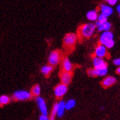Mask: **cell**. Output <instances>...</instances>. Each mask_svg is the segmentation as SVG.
Masks as SVG:
<instances>
[{"label":"cell","instance_id":"obj_1","mask_svg":"<svg viewBox=\"0 0 120 120\" xmlns=\"http://www.w3.org/2000/svg\"><path fill=\"white\" fill-rule=\"evenodd\" d=\"M97 27L94 23H88L81 25L79 28V35L83 38H89L94 34Z\"/></svg>","mask_w":120,"mask_h":120},{"label":"cell","instance_id":"obj_2","mask_svg":"<svg viewBox=\"0 0 120 120\" xmlns=\"http://www.w3.org/2000/svg\"><path fill=\"white\" fill-rule=\"evenodd\" d=\"M78 36L74 33H70L66 34L64 38V45L66 48H73L77 43Z\"/></svg>","mask_w":120,"mask_h":120},{"label":"cell","instance_id":"obj_3","mask_svg":"<svg viewBox=\"0 0 120 120\" xmlns=\"http://www.w3.org/2000/svg\"><path fill=\"white\" fill-rule=\"evenodd\" d=\"M32 94L30 91L25 90H19L16 91L13 93V97L15 100L16 101H25L30 100L32 98Z\"/></svg>","mask_w":120,"mask_h":120},{"label":"cell","instance_id":"obj_4","mask_svg":"<svg viewBox=\"0 0 120 120\" xmlns=\"http://www.w3.org/2000/svg\"><path fill=\"white\" fill-rule=\"evenodd\" d=\"M60 59H61L60 52L58 50H54L50 52L49 58H48V61H49V65L54 66L59 64Z\"/></svg>","mask_w":120,"mask_h":120},{"label":"cell","instance_id":"obj_5","mask_svg":"<svg viewBox=\"0 0 120 120\" xmlns=\"http://www.w3.org/2000/svg\"><path fill=\"white\" fill-rule=\"evenodd\" d=\"M67 91H68L67 86L63 84V83H60V84L56 86L55 88H54L55 96L57 98H62L66 94Z\"/></svg>","mask_w":120,"mask_h":120},{"label":"cell","instance_id":"obj_6","mask_svg":"<svg viewBox=\"0 0 120 120\" xmlns=\"http://www.w3.org/2000/svg\"><path fill=\"white\" fill-rule=\"evenodd\" d=\"M94 55L95 57H97V58H105L108 55V49L104 45L100 44L95 48Z\"/></svg>","mask_w":120,"mask_h":120},{"label":"cell","instance_id":"obj_7","mask_svg":"<svg viewBox=\"0 0 120 120\" xmlns=\"http://www.w3.org/2000/svg\"><path fill=\"white\" fill-rule=\"evenodd\" d=\"M36 102L38 104V106L39 110L42 115H47L48 114V110L47 107L46 105V102L42 97H36Z\"/></svg>","mask_w":120,"mask_h":120},{"label":"cell","instance_id":"obj_8","mask_svg":"<svg viewBox=\"0 0 120 120\" xmlns=\"http://www.w3.org/2000/svg\"><path fill=\"white\" fill-rule=\"evenodd\" d=\"M100 13L102 14L103 15H105L106 17H109L113 14V9L111 6L108 4H101L100 5Z\"/></svg>","mask_w":120,"mask_h":120},{"label":"cell","instance_id":"obj_9","mask_svg":"<svg viewBox=\"0 0 120 120\" xmlns=\"http://www.w3.org/2000/svg\"><path fill=\"white\" fill-rule=\"evenodd\" d=\"M114 38V35H113V33L111 32V30L109 31H105V32H102L100 37V44H104L106 41H109V40H111V39H113Z\"/></svg>","mask_w":120,"mask_h":120},{"label":"cell","instance_id":"obj_10","mask_svg":"<svg viewBox=\"0 0 120 120\" xmlns=\"http://www.w3.org/2000/svg\"><path fill=\"white\" fill-rule=\"evenodd\" d=\"M93 65L94 69H100L103 67H107L108 64L104 58H97V57H94L93 58Z\"/></svg>","mask_w":120,"mask_h":120},{"label":"cell","instance_id":"obj_11","mask_svg":"<svg viewBox=\"0 0 120 120\" xmlns=\"http://www.w3.org/2000/svg\"><path fill=\"white\" fill-rule=\"evenodd\" d=\"M72 79V74L71 72H68V71H63L60 74V80L61 83L64 84L66 86H68L70 84V82Z\"/></svg>","mask_w":120,"mask_h":120},{"label":"cell","instance_id":"obj_12","mask_svg":"<svg viewBox=\"0 0 120 120\" xmlns=\"http://www.w3.org/2000/svg\"><path fill=\"white\" fill-rule=\"evenodd\" d=\"M95 26L97 29L98 30V31H100V32H105V31H109L111 30V27L112 25L109 22H105V23H102V24H100L97 22H95Z\"/></svg>","mask_w":120,"mask_h":120},{"label":"cell","instance_id":"obj_13","mask_svg":"<svg viewBox=\"0 0 120 120\" xmlns=\"http://www.w3.org/2000/svg\"><path fill=\"white\" fill-rule=\"evenodd\" d=\"M116 79L113 76H108L105 78H104L102 81V86L104 88H108L112 86L114 83L116 82Z\"/></svg>","mask_w":120,"mask_h":120},{"label":"cell","instance_id":"obj_14","mask_svg":"<svg viewBox=\"0 0 120 120\" xmlns=\"http://www.w3.org/2000/svg\"><path fill=\"white\" fill-rule=\"evenodd\" d=\"M62 67H63V70L64 71L71 72L73 69V64H71V62L69 58H65L62 61Z\"/></svg>","mask_w":120,"mask_h":120},{"label":"cell","instance_id":"obj_15","mask_svg":"<svg viewBox=\"0 0 120 120\" xmlns=\"http://www.w3.org/2000/svg\"><path fill=\"white\" fill-rule=\"evenodd\" d=\"M65 102L64 101H60L59 102L57 103V116L62 117L64 115L65 111Z\"/></svg>","mask_w":120,"mask_h":120},{"label":"cell","instance_id":"obj_16","mask_svg":"<svg viewBox=\"0 0 120 120\" xmlns=\"http://www.w3.org/2000/svg\"><path fill=\"white\" fill-rule=\"evenodd\" d=\"M98 12L97 10H91L86 13V18L90 22H96L98 17Z\"/></svg>","mask_w":120,"mask_h":120},{"label":"cell","instance_id":"obj_17","mask_svg":"<svg viewBox=\"0 0 120 120\" xmlns=\"http://www.w3.org/2000/svg\"><path fill=\"white\" fill-rule=\"evenodd\" d=\"M53 70V66H51V65H45L44 66L41 67V73L46 77H47L50 75V73Z\"/></svg>","mask_w":120,"mask_h":120},{"label":"cell","instance_id":"obj_18","mask_svg":"<svg viewBox=\"0 0 120 120\" xmlns=\"http://www.w3.org/2000/svg\"><path fill=\"white\" fill-rule=\"evenodd\" d=\"M97 72V77H104L108 74V66L100 68V69H95Z\"/></svg>","mask_w":120,"mask_h":120},{"label":"cell","instance_id":"obj_19","mask_svg":"<svg viewBox=\"0 0 120 120\" xmlns=\"http://www.w3.org/2000/svg\"><path fill=\"white\" fill-rule=\"evenodd\" d=\"M30 93H31V94H32V96H34L35 97H39L41 94V87L39 86V85H35L32 88V90H31Z\"/></svg>","mask_w":120,"mask_h":120},{"label":"cell","instance_id":"obj_20","mask_svg":"<svg viewBox=\"0 0 120 120\" xmlns=\"http://www.w3.org/2000/svg\"><path fill=\"white\" fill-rule=\"evenodd\" d=\"M10 102V97L8 95H2L0 96V107L4 105H7Z\"/></svg>","mask_w":120,"mask_h":120},{"label":"cell","instance_id":"obj_21","mask_svg":"<svg viewBox=\"0 0 120 120\" xmlns=\"http://www.w3.org/2000/svg\"><path fill=\"white\" fill-rule=\"evenodd\" d=\"M76 105V102L75 100H69L67 102H65V108L66 110H71L73 108H74Z\"/></svg>","mask_w":120,"mask_h":120},{"label":"cell","instance_id":"obj_22","mask_svg":"<svg viewBox=\"0 0 120 120\" xmlns=\"http://www.w3.org/2000/svg\"><path fill=\"white\" fill-rule=\"evenodd\" d=\"M56 116H57V103L55 104L53 108H52V112H51V114L49 117V120H55Z\"/></svg>","mask_w":120,"mask_h":120},{"label":"cell","instance_id":"obj_23","mask_svg":"<svg viewBox=\"0 0 120 120\" xmlns=\"http://www.w3.org/2000/svg\"><path fill=\"white\" fill-rule=\"evenodd\" d=\"M96 22L100 23V24H102V23H105V22H108V17L105 16V15H103L102 14H99L98 15V17H97V20Z\"/></svg>","mask_w":120,"mask_h":120},{"label":"cell","instance_id":"obj_24","mask_svg":"<svg viewBox=\"0 0 120 120\" xmlns=\"http://www.w3.org/2000/svg\"><path fill=\"white\" fill-rule=\"evenodd\" d=\"M114 44H115V41H114L113 39H111V40H109V41H106L103 45L105 46L107 49H111L113 47Z\"/></svg>","mask_w":120,"mask_h":120},{"label":"cell","instance_id":"obj_25","mask_svg":"<svg viewBox=\"0 0 120 120\" xmlns=\"http://www.w3.org/2000/svg\"><path fill=\"white\" fill-rule=\"evenodd\" d=\"M88 75H89L91 77H97V72H96V69L94 68V69H90L88 70Z\"/></svg>","mask_w":120,"mask_h":120},{"label":"cell","instance_id":"obj_26","mask_svg":"<svg viewBox=\"0 0 120 120\" xmlns=\"http://www.w3.org/2000/svg\"><path fill=\"white\" fill-rule=\"evenodd\" d=\"M118 1L119 0H108L107 2L110 6H114V5H116L118 3Z\"/></svg>","mask_w":120,"mask_h":120},{"label":"cell","instance_id":"obj_27","mask_svg":"<svg viewBox=\"0 0 120 120\" xmlns=\"http://www.w3.org/2000/svg\"><path fill=\"white\" fill-rule=\"evenodd\" d=\"M113 64L116 65L117 66H120V58H116L113 60Z\"/></svg>","mask_w":120,"mask_h":120},{"label":"cell","instance_id":"obj_28","mask_svg":"<svg viewBox=\"0 0 120 120\" xmlns=\"http://www.w3.org/2000/svg\"><path fill=\"white\" fill-rule=\"evenodd\" d=\"M39 120H49L47 115H41L39 117Z\"/></svg>","mask_w":120,"mask_h":120},{"label":"cell","instance_id":"obj_29","mask_svg":"<svg viewBox=\"0 0 120 120\" xmlns=\"http://www.w3.org/2000/svg\"><path fill=\"white\" fill-rule=\"evenodd\" d=\"M116 10H117V12L119 13H120V4H117V6H116Z\"/></svg>","mask_w":120,"mask_h":120},{"label":"cell","instance_id":"obj_30","mask_svg":"<svg viewBox=\"0 0 120 120\" xmlns=\"http://www.w3.org/2000/svg\"><path fill=\"white\" fill-rule=\"evenodd\" d=\"M116 73H117V74H119V75H120V66H118V68L116 69Z\"/></svg>","mask_w":120,"mask_h":120},{"label":"cell","instance_id":"obj_31","mask_svg":"<svg viewBox=\"0 0 120 120\" xmlns=\"http://www.w3.org/2000/svg\"><path fill=\"white\" fill-rule=\"evenodd\" d=\"M105 2H108V0H105Z\"/></svg>","mask_w":120,"mask_h":120},{"label":"cell","instance_id":"obj_32","mask_svg":"<svg viewBox=\"0 0 120 120\" xmlns=\"http://www.w3.org/2000/svg\"><path fill=\"white\" fill-rule=\"evenodd\" d=\"M119 17H120V13H119Z\"/></svg>","mask_w":120,"mask_h":120},{"label":"cell","instance_id":"obj_33","mask_svg":"<svg viewBox=\"0 0 120 120\" xmlns=\"http://www.w3.org/2000/svg\"><path fill=\"white\" fill-rule=\"evenodd\" d=\"M119 1H120V0H119Z\"/></svg>","mask_w":120,"mask_h":120}]
</instances>
